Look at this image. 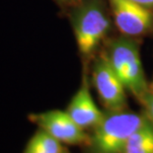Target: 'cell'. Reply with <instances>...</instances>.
Instances as JSON below:
<instances>
[{
  "label": "cell",
  "instance_id": "8",
  "mask_svg": "<svg viewBox=\"0 0 153 153\" xmlns=\"http://www.w3.org/2000/svg\"><path fill=\"white\" fill-rule=\"evenodd\" d=\"M62 151V143L39 128L28 141L23 153H61Z\"/></svg>",
  "mask_w": 153,
  "mask_h": 153
},
{
  "label": "cell",
  "instance_id": "2",
  "mask_svg": "<svg viewBox=\"0 0 153 153\" xmlns=\"http://www.w3.org/2000/svg\"><path fill=\"white\" fill-rule=\"evenodd\" d=\"M141 44L142 39L128 37L117 31L106 39L100 50L126 89L138 101L149 91L140 57Z\"/></svg>",
  "mask_w": 153,
  "mask_h": 153
},
{
  "label": "cell",
  "instance_id": "12",
  "mask_svg": "<svg viewBox=\"0 0 153 153\" xmlns=\"http://www.w3.org/2000/svg\"><path fill=\"white\" fill-rule=\"evenodd\" d=\"M149 91H150L151 93H153V79L150 83H149Z\"/></svg>",
  "mask_w": 153,
  "mask_h": 153
},
{
  "label": "cell",
  "instance_id": "1",
  "mask_svg": "<svg viewBox=\"0 0 153 153\" xmlns=\"http://www.w3.org/2000/svg\"><path fill=\"white\" fill-rule=\"evenodd\" d=\"M65 15L72 27L82 65L90 66L106 39L114 33L109 3L107 0H81Z\"/></svg>",
  "mask_w": 153,
  "mask_h": 153
},
{
  "label": "cell",
  "instance_id": "4",
  "mask_svg": "<svg viewBox=\"0 0 153 153\" xmlns=\"http://www.w3.org/2000/svg\"><path fill=\"white\" fill-rule=\"evenodd\" d=\"M90 72L93 86L107 112L125 111L128 106L126 89L101 51L91 61Z\"/></svg>",
  "mask_w": 153,
  "mask_h": 153
},
{
  "label": "cell",
  "instance_id": "13",
  "mask_svg": "<svg viewBox=\"0 0 153 153\" xmlns=\"http://www.w3.org/2000/svg\"><path fill=\"white\" fill-rule=\"evenodd\" d=\"M61 153H64V152H63V151H62V152H61Z\"/></svg>",
  "mask_w": 153,
  "mask_h": 153
},
{
  "label": "cell",
  "instance_id": "5",
  "mask_svg": "<svg viewBox=\"0 0 153 153\" xmlns=\"http://www.w3.org/2000/svg\"><path fill=\"white\" fill-rule=\"evenodd\" d=\"M116 30L132 38L153 39V11L132 0H107Z\"/></svg>",
  "mask_w": 153,
  "mask_h": 153
},
{
  "label": "cell",
  "instance_id": "9",
  "mask_svg": "<svg viewBox=\"0 0 153 153\" xmlns=\"http://www.w3.org/2000/svg\"><path fill=\"white\" fill-rule=\"evenodd\" d=\"M139 102L141 103V105L143 106V108H144L145 116L147 117L148 120L153 123V93H151L150 91H148L147 93H145L144 95L141 97Z\"/></svg>",
  "mask_w": 153,
  "mask_h": 153
},
{
  "label": "cell",
  "instance_id": "11",
  "mask_svg": "<svg viewBox=\"0 0 153 153\" xmlns=\"http://www.w3.org/2000/svg\"><path fill=\"white\" fill-rule=\"evenodd\" d=\"M132 1L138 3V4L144 6V7L153 11V0H132Z\"/></svg>",
  "mask_w": 153,
  "mask_h": 153
},
{
  "label": "cell",
  "instance_id": "6",
  "mask_svg": "<svg viewBox=\"0 0 153 153\" xmlns=\"http://www.w3.org/2000/svg\"><path fill=\"white\" fill-rule=\"evenodd\" d=\"M29 120L39 128L53 136L61 143L70 145H89L90 136L85 129L80 128L66 111L50 110L29 115Z\"/></svg>",
  "mask_w": 153,
  "mask_h": 153
},
{
  "label": "cell",
  "instance_id": "3",
  "mask_svg": "<svg viewBox=\"0 0 153 153\" xmlns=\"http://www.w3.org/2000/svg\"><path fill=\"white\" fill-rule=\"evenodd\" d=\"M146 116L126 111L107 112L93 128L89 145L92 153H125L131 134L140 126Z\"/></svg>",
  "mask_w": 153,
  "mask_h": 153
},
{
  "label": "cell",
  "instance_id": "7",
  "mask_svg": "<svg viewBox=\"0 0 153 153\" xmlns=\"http://www.w3.org/2000/svg\"><path fill=\"white\" fill-rule=\"evenodd\" d=\"M90 66L82 65V79L79 89L68 104L66 112L80 128H94L102 120L104 113L97 107L90 92Z\"/></svg>",
  "mask_w": 153,
  "mask_h": 153
},
{
  "label": "cell",
  "instance_id": "10",
  "mask_svg": "<svg viewBox=\"0 0 153 153\" xmlns=\"http://www.w3.org/2000/svg\"><path fill=\"white\" fill-rule=\"evenodd\" d=\"M53 1L60 8L61 12L66 14L71 8H73L74 6L77 5L81 0H53Z\"/></svg>",
  "mask_w": 153,
  "mask_h": 153
}]
</instances>
